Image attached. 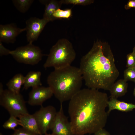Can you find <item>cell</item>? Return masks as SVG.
Segmentation results:
<instances>
[{
	"instance_id": "cell-9",
	"label": "cell",
	"mask_w": 135,
	"mask_h": 135,
	"mask_svg": "<svg viewBox=\"0 0 135 135\" xmlns=\"http://www.w3.org/2000/svg\"><path fill=\"white\" fill-rule=\"evenodd\" d=\"M51 130L54 135H73L70 122L64 114L62 103Z\"/></svg>"
},
{
	"instance_id": "cell-21",
	"label": "cell",
	"mask_w": 135,
	"mask_h": 135,
	"mask_svg": "<svg viewBox=\"0 0 135 135\" xmlns=\"http://www.w3.org/2000/svg\"><path fill=\"white\" fill-rule=\"evenodd\" d=\"M62 4L86 6L93 3V0H61Z\"/></svg>"
},
{
	"instance_id": "cell-13",
	"label": "cell",
	"mask_w": 135,
	"mask_h": 135,
	"mask_svg": "<svg viewBox=\"0 0 135 135\" xmlns=\"http://www.w3.org/2000/svg\"><path fill=\"white\" fill-rule=\"evenodd\" d=\"M45 6L43 18L49 22L56 20L53 16V14L58 9L60 8L62 4L61 1L56 0H39Z\"/></svg>"
},
{
	"instance_id": "cell-25",
	"label": "cell",
	"mask_w": 135,
	"mask_h": 135,
	"mask_svg": "<svg viewBox=\"0 0 135 135\" xmlns=\"http://www.w3.org/2000/svg\"><path fill=\"white\" fill-rule=\"evenodd\" d=\"M10 50L6 48L0 41V56L10 54Z\"/></svg>"
},
{
	"instance_id": "cell-7",
	"label": "cell",
	"mask_w": 135,
	"mask_h": 135,
	"mask_svg": "<svg viewBox=\"0 0 135 135\" xmlns=\"http://www.w3.org/2000/svg\"><path fill=\"white\" fill-rule=\"evenodd\" d=\"M57 112L55 108L52 106L46 107L42 106L39 110L33 114L42 135L47 134V132L51 130Z\"/></svg>"
},
{
	"instance_id": "cell-19",
	"label": "cell",
	"mask_w": 135,
	"mask_h": 135,
	"mask_svg": "<svg viewBox=\"0 0 135 135\" xmlns=\"http://www.w3.org/2000/svg\"><path fill=\"white\" fill-rule=\"evenodd\" d=\"M20 125L19 120L17 117L10 115L9 118L4 123L2 126L4 128L14 130L18 125Z\"/></svg>"
},
{
	"instance_id": "cell-20",
	"label": "cell",
	"mask_w": 135,
	"mask_h": 135,
	"mask_svg": "<svg viewBox=\"0 0 135 135\" xmlns=\"http://www.w3.org/2000/svg\"><path fill=\"white\" fill-rule=\"evenodd\" d=\"M71 9L62 10L60 8L57 10L53 14V16L56 19L64 18L68 19L72 15Z\"/></svg>"
},
{
	"instance_id": "cell-12",
	"label": "cell",
	"mask_w": 135,
	"mask_h": 135,
	"mask_svg": "<svg viewBox=\"0 0 135 135\" xmlns=\"http://www.w3.org/2000/svg\"><path fill=\"white\" fill-rule=\"evenodd\" d=\"M18 118L20 126L22 128L36 134L42 135L33 114H28L22 115Z\"/></svg>"
},
{
	"instance_id": "cell-4",
	"label": "cell",
	"mask_w": 135,
	"mask_h": 135,
	"mask_svg": "<svg viewBox=\"0 0 135 135\" xmlns=\"http://www.w3.org/2000/svg\"><path fill=\"white\" fill-rule=\"evenodd\" d=\"M76 56L72 43L67 39H60L50 49L43 66L46 68L51 67L54 69L63 68L70 66Z\"/></svg>"
},
{
	"instance_id": "cell-23",
	"label": "cell",
	"mask_w": 135,
	"mask_h": 135,
	"mask_svg": "<svg viewBox=\"0 0 135 135\" xmlns=\"http://www.w3.org/2000/svg\"><path fill=\"white\" fill-rule=\"evenodd\" d=\"M126 67L127 68H135V54L133 52L127 56Z\"/></svg>"
},
{
	"instance_id": "cell-33",
	"label": "cell",
	"mask_w": 135,
	"mask_h": 135,
	"mask_svg": "<svg viewBox=\"0 0 135 135\" xmlns=\"http://www.w3.org/2000/svg\"></svg>"
},
{
	"instance_id": "cell-24",
	"label": "cell",
	"mask_w": 135,
	"mask_h": 135,
	"mask_svg": "<svg viewBox=\"0 0 135 135\" xmlns=\"http://www.w3.org/2000/svg\"><path fill=\"white\" fill-rule=\"evenodd\" d=\"M12 135H38L26 130L23 128L16 129Z\"/></svg>"
},
{
	"instance_id": "cell-11",
	"label": "cell",
	"mask_w": 135,
	"mask_h": 135,
	"mask_svg": "<svg viewBox=\"0 0 135 135\" xmlns=\"http://www.w3.org/2000/svg\"><path fill=\"white\" fill-rule=\"evenodd\" d=\"M26 28H20L14 23L0 25V41L7 43H14L16 37L26 31Z\"/></svg>"
},
{
	"instance_id": "cell-3",
	"label": "cell",
	"mask_w": 135,
	"mask_h": 135,
	"mask_svg": "<svg viewBox=\"0 0 135 135\" xmlns=\"http://www.w3.org/2000/svg\"><path fill=\"white\" fill-rule=\"evenodd\" d=\"M83 79L80 68L70 65L54 69L47 81L55 97L62 103L70 100L81 89Z\"/></svg>"
},
{
	"instance_id": "cell-22",
	"label": "cell",
	"mask_w": 135,
	"mask_h": 135,
	"mask_svg": "<svg viewBox=\"0 0 135 135\" xmlns=\"http://www.w3.org/2000/svg\"><path fill=\"white\" fill-rule=\"evenodd\" d=\"M124 79L135 82V68H127L124 71Z\"/></svg>"
},
{
	"instance_id": "cell-16",
	"label": "cell",
	"mask_w": 135,
	"mask_h": 135,
	"mask_svg": "<svg viewBox=\"0 0 135 135\" xmlns=\"http://www.w3.org/2000/svg\"><path fill=\"white\" fill-rule=\"evenodd\" d=\"M41 72L39 71L29 72L25 77L24 88L27 90L30 87L32 88L41 86Z\"/></svg>"
},
{
	"instance_id": "cell-34",
	"label": "cell",
	"mask_w": 135,
	"mask_h": 135,
	"mask_svg": "<svg viewBox=\"0 0 135 135\" xmlns=\"http://www.w3.org/2000/svg\"></svg>"
},
{
	"instance_id": "cell-29",
	"label": "cell",
	"mask_w": 135,
	"mask_h": 135,
	"mask_svg": "<svg viewBox=\"0 0 135 135\" xmlns=\"http://www.w3.org/2000/svg\"><path fill=\"white\" fill-rule=\"evenodd\" d=\"M132 52L135 54V46L133 48Z\"/></svg>"
},
{
	"instance_id": "cell-17",
	"label": "cell",
	"mask_w": 135,
	"mask_h": 135,
	"mask_svg": "<svg viewBox=\"0 0 135 135\" xmlns=\"http://www.w3.org/2000/svg\"><path fill=\"white\" fill-rule=\"evenodd\" d=\"M25 77L21 74L15 75L6 84L8 90L16 93H19L22 86L24 84Z\"/></svg>"
},
{
	"instance_id": "cell-1",
	"label": "cell",
	"mask_w": 135,
	"mask_h": 135,
	"mask_svg": "<svg viewBox=\"0 0 135 135\" xmlns=\"http://www.w3.org/2000/svg\"><path fill=\"white\" fill-rule=\"evenodd\" d=\"M108 98L96 89H81L70 100L68 112L73 135L94 134L104 128L108 114Z\"/></svg>"
},
{
	"instance_id": "cell-18",
	"label": "cell",
	"mask_w": 135,
	"mask_h": 135,
	"mask_svg": "<svg viewBox=\"0 0 135 135\" xmlns=\"http://www.w3.org/2000/svg\"><path fill=\"white\" fill-rule=\"evenodd\" d=\"M13 3L20 12L22 13L26 12L34 2L33 0H13Z\"/></svg>"
},
{
	"instance_id": "cell-2",
	"label": "cell",
	"mask_w": 135,
	"mask_h": 135,
	"mask_svg": "<svg viewBox=\"0 0 135 135\" xmlns=\"http://www.w3.org/2000/svg\"><path fill=\"white\" fill-rule=\"evenodd\" d=\"M79 68L90 89L109 90L119 75L110 46L98 40L81 58Z\"/></svg>"
},
{
	"instance_id": "cell-28",
	"label": "cell",
	"mask_w": 135,
	"mask_h": 135,
	"mask_svg": "<svg viewBox=\"0 0 135 135\" xmlns=\"http://www.w3.org/2000/svg\"><path fill=\"white\" fill-rule=\"evenodd\" d=\"M134 83L135 84V82ZM133 94H134V96L135 97V87H134V92H133Z\"/></svg>"
},
{
	"instance_id": "cell-10",
	"label": "cell",
	"mask_w": 135,
	"mask_h": 135,
	"mask_svg": "<svg viewBox=\"0 0 135 135\" xmlns=\"http://www.w3.org/2000/svg\"><path fill=\"white\" fill-rule=\"evenodd\" d=\"M53 94L50 88L42 86L32 88L29 94L28 104L32 106H42L43 103Z\"/></svg>"
},
{
	"instance_id": "cell-14",
	"label": "cell",
	"mask_w": 135,
	"mask_h": 135,
	"mask_svg": "<svg viewBox=\"0 0 135 135\" xmlns=\"http://www.w3.org/2000/svg\"><path fill=\"white\" fill-rule=\"evenodd\" d=\"M108 110L107 112L108 114L112 111L114 110L128 112L135 108V104L120 101L117 98H110L108 100Z\"/></svg>"
},
{
	"instance_id": "cell-6",
	"label": "cell",
	"mask_w": 135,
	"mask_h": 135,
	"mask_svg": "<svg viewBox=\"0 0 135 135\" xmlns=\"http://www.w3.org/2000/svg\"><path fill=\"white\" fill-rule=\"evenodd\" d=\"M10 54L19 62L32 65L38 64L43 56L39 47L30 43L10 50Z\"/></svg>"
},
{
	"instance_id": "cell-30",
	"label": "cell",
	"mask_w": 135,
	"mask_h": 135,
	"mask_svg": "<svg viewBox=\"0 0 135 135\" xmlns=\"http://www.w3.org/2000/svg\"><path fill=\"white\" fill-rule=\"evenodd\" d=\"M54 135L52 134H44V135Z\"/></svg>"
},
{
	"instance_id": "cell-5",
	"label": "cell",
	"mask_w": 135,
	"mask_h": 135,
	"mask_svg": "<svg viewBox=\"0 0 135 135\" xmlns=\"http://www.w3.org/2000/svg\"><path fill=\"white\" fill-rule=\"evenodd\" d=\"M0 104L8 112L10 116L19 117L29 114L22 96L8 89L0 92Z\"/></svg>"
},
{
	"instance_id": "cell-32",
	"label": "cell",
	"mask_w": 135,
	"mask_h": 135,
	"mask_svg": "<svg viewBox=\"0 0 135 135\" xmlns=\"http://www.w3.org/2000/svg\"><path fill=\"white\" fill-rule=\"evenodd\" d=\"M122 135V134H120V135Z\"/></svg>"
},
{
	"instance_id": "cell-15",
	"label": "cell",
	"mask_w": 135,
	"mask_h": 135,
	"mask_svg": "<svg viewBox=\"0 0 135 135\" xmlns=\"http://www.w3.org/2000/svg\"><path fill=\"white\" fill-rule=\"evenodd\" d=\"M128 84L124 79H120L115 82L109 90L110 98H117L123 96L127 92Z\"/></svg>"
},
{
	"instance_id": "cell-8",
	"label": "cell",
	"mask_w": 135,
	"mask_h": 135,
	"mask_svg": "<svg viewBox=\"0 0 135 135\" xmlns=\"http://www.w3.org/2000/svg\"><path fill=\"white\" fill-rule=\"evenodd\" d=\"M49 22L43 18L32 17L26 22V37L29 43L32 44L36 40L46 24Z\"/></svg>"
},
{
	"instance_id": "cell-27",
	"label": "cell",
	"mask_w": 135,
	"mask_h": 135,
	"mask_svg": "<svg viewBox=\"0 0 135 135\" xmlns=\"http://www.w3.org/2000/svg\"><path fill=\"white\" fill-rule=\"evenodd\" d=\"M93 135H111L110 133L104 128L101 129L94 134Z\"/></svg>"
},
{
	"instance_id": "cell-31",
	"label": "cell",
	"mask_w": 135,
	"mask_h": 135,
	"mask_svg": "<svg viewBox=\"0 0 135 135\" xmlns=\"http://www.w3.org/2000/svg\"><path fill=\"white\" fill-rule=\"evenodd\" d=\"M0 135H3L2 134V133H0Z\"/></svg>"
},
{
	"instance_id": "cell-26",
	"label": "cell",
	"mask_w": 135,
	"mask_h": 135,
	"mask_svg": "<svg viewBox=\"0 0 135 135\" xmlns=\"http://www.w3.org/2000/svg\"><path fill=\"white\" fill-rule=\"evenodd\" d=\"M126 10H128L131 8H135V0H130L128 1L127 4L124 6Z\"/></svg>"
}]
</instances>
